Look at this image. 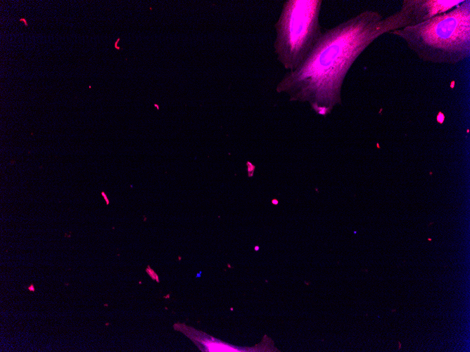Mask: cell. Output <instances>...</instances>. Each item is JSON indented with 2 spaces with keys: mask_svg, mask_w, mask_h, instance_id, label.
Returning <instances> with one entry per match:
<instances>
[{
  "mask_svg": "<svg viewBox=\"0 0 470 352\" xmlns=\"http://www.w3.org/2000/svg\"><path fill=\"white\" fill-rule=\"evenodd\" d=\"M414 25L407 0L399 11L383 17L367 10L322 32L303 64L286 72L276 91L292 101L308 102L326 116L341 103V89L350 67L360 54L386 33Z\"/></svg>",
  "mask_w": 470,
  "mask_h": 352,
  "instance_id": "6da1fadb",
  "label": "cell"
},
{
  "mask_svg": "<svg viewBox=\"0 0 470 352\" xmlns=\"http://www.w3.org/2000/svg\"><path fill=\"white\" fill-rule=\"evenodd\" d=\"M425 62L457 64L470 56V1L423 22L392 31Z\"/></svg>",
  "mask_w": 470,
  "mask_h": 352,
  "instance_id": "7a4b0ae2",
  "label": "cell"
},
{
  "mask_svg": "<svg viewBox=\"0 0 470 352\" xmlns=\"http://www.w3.org/2000/svg\"><path fill=\"white\" fill-rule=\"evenodd\" d=\"M322 0H286L274 23V53L281 65L294 71L305 60L322 33Z\"/></svg>",
  "mask_w": 470,
  "mask_h": 352,
  "instance_id": "3957f363",
  "label": "cell"
},
{
  "mask_svg": "<svg viewBox=\"0 0 470 352\" xmlns=\"http://www.w3.org/2000/svg\"><path fill=\"white\" fill-rule=\"evenodd\" d=\"M462 1L457 0H408L414 25L444 13Z\"/></svg>",
  "mask_w": 470,
  "mask_h": 352,
  "instance_id": "277c9868",
  "label": "cell"
},
{
  "mask_svg": "<svg viewBox=\"0 0 470 352\" xmlns=\"http://www.w3.org/2000/svg\"><path fill=\"white\" fill-rule=\"evenodd\" d=\"M28 289L30 291H34V285L32 284L28 287Z\"/></svg>",
  "mask_w": 470,
  "mask_h": 352,
  "instance_id": "5b68a950",
  "label": "cell"
}]
</instances>
